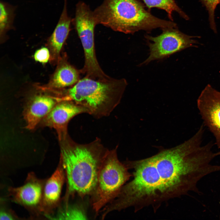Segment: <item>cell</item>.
<instances>
[{"label":"cell","instance_id":"ba28073f","mask_svg":"<svg viewBox=\"0 0 220 220\" xmlns=\"http://www.w3.org/2000/svg\"><path fill=\"white\" fill-rule=\"evenodd\" d=\"M197 106L204 124L213 134L220 148V92L208 84L197 100Z\"/></svg>","mask_w":220,"mask_h":220},{"label":"cell","instance_id":"52a82bcc","mask_svg":"<svg viewBox=\"0 0 220 220\" xmlns=\"http://www.w3.org/2000/svg\"><path fill=\"white\" fill-rule=\"evenodd\" d=\"M162 29V33L157 36H145L148 41L149 53L148 57L142 64H146L154 60L166 58L185 49L196 46L197 43L193 39V36L184 34L177 28Z\"/></svg>","mask_w":220,"mask_h":220},{"label":"cell","instance_id":"9a60e30c","mask_svg":"<svg viewBox=\"0 0 220 220\" xmlns=\"http://www.w3.org/2000/svg\"><path fill=\"white\" fill-rule=\"evenodd\" d=\"M141 0L144 2V5L149 10L153 8H156L164 10L167 13L168 18L171 21H173L172 15L174 11L177 12L185 19H189V17L178 6L174 0Z\"/></svg>","mask_w":220,"mask_h":220},{"label":"cell","instance_id":"4fadbf2b","mask_svg":"<svg viewBox=\"0 0 220 220\" xmlns=\"http://www.w3.org/2000/svg\"><path fill=\"white\" fill-rule=\"evenodd\" d=\"M67 0H64V8L58 22L48 40L52 57L57 59L63 45L71 30L72 19L67 13Z\"/></svg>","mask_w":220,"mask_h":220},{"label":"cell","instance_id":"8fae6325","mask_svg":"<svg viewBox=\"0 0 220 220\" xmlns=\"http://www.w3.org/2000/svg\"><path fill=\"white\" fill-rule=\"evenodd\" d=\"M62 100L61 96L55 97L46 94H37L32 97L27 103L23 112L26 128L35 129Z\"/></svg>","mask_w":220,"mask_h":220},{"label":"cell","instance_id":"ac0fdd59","mask_svg":"<svg viewBox=\"0 0 220 220\" xmlns=\"http://www.w3.org/2000/svg\"><path fill=\"white\" fill-rule=\"evenodd\" d=\"M208 11L210 27L215 33L217 30L215 20V11L217 5L220 3V0H200Z\"/></svg>","mask_w":220,"mask_h":220},{"label":"cell","instance_id":"30bf717a","mask_svg":"<svg viewBox=\"0 0 220 220\" xmlns=\"http://www.w3.org/2000/svg\"><path fill=\"white\" fill-rule=\"evenodd\" d=\"M44 186L42 181L31 174L23 185L10 188L9 192L13 200L17 203L30 208L38 207L40 210Z\"/></svg>","mask_w":220,"mask_h":220},{"label":"cell","instance_id":"ffe728a7","mask_svg":"<svg viewBox=\"0 0 220 220\" xmlns=\"http://www.w3.org/2000/svg\"><path fill=\"white\" fill-rule=\"evenodd\" d=\"M15 217L9 211L5 209H2L1 210L0 213V220H13L15 219Z\"/></svg>","mask_w":220,"mask_h":220},{"label":"cell","instance_id":"9c48e42d","mask_svg":"<svg viewBox=\"0 0 220 220\" xmlns=\"http://www.w3.org/2000/svg\"><path fill=\"white\" fill-rule=\"evenodd\" d=\"M83 113H87L83 107L72 100L62 99L57 103L40 124L43 127L54 129L60 140L68 134V126L70 120Z\"/></svg>","mask_w":220,"mask_h":220},{"label":"cell","instance_id":"d6986e66","mask_svg":"<svg viewBox=\"0 0 220 220\" xmlns=\"http://www.w3.org/2000/svg\"><path fill=\"white\" fill-rule=\"evenodd\" d=\"M50 56L49 50L47 48L44 47L36 51L34 55V58L36 61L44 64L48 61Z\"/></svg>","mask_w":220,"mask_h":220},{"label":"cell","instance_id":"7c38bea8","mask_svg":"<svg viewBox=\"0 0 220 220\" xmlns=\"http://www.w3.org/2000/svg\"><path fill=\"white\" fill-rule=\"evenodd\" d=\"M65 180L64 169L60 160L57 169L44 184L40 211L48 213L58 205Z\"/></svg>","mask_w":220,"mask_h":220},{"label":"cell","instance_id":"6da1fadb","mask_svg":"<svg viewBox=\"0 0 220 220\" xmlns=\"http://www.w3.org/2000/svg\"><path fill=\"white\" fill-rule=\"evenodd\" d=\"M203 134L197 131L174 147L161 149L150 157L123 163L132 169L133 178L121 188L114 200L119 210L132 207L137 211L152 206L154 211L163 202L193 191L203 178L218 171L211 161L216 153L208 144L202 145Z\"/></svg>","mask_w":220,"mask_h":220},{"label":"cell","instance_id":"8992f818","mask_svg":"<svg viewBox=\"0 0 220 220\" xmlns=\"http://www.w3.org/2000/svg\"><path fill=\"white\" fill-rule=\"evenodd\" d=\"M72 22L84 51L85 63L81 72L90 78L101 76L104 71L98 62L95 49L94 31L97 24L93 11L86 3L79 1L76 5L75 16L72 19Z\"/></svg>","mask_w":220,"mask_h":220},{"label":"cell","instance_id":"e0dca14e","mask_svg":"<svg viewBox=\"0 0 220 220\" xmlns=\"http://www.w3.org/2000/svg\"><path fill=\"white\" fill-rule=\"evenodd\" d=\"M56 219L61 220H85L87 217L82 208L77 205L65 204V207L58 213Z\"/></svg>","mask_w":220,"mask_h":220},{"label":"cell","instance_id":"277c9868","mask_svg":"<svg viewBox=\"0 0 220 220\" xmlns=\"http://www.w3.org/2000/svg\"><path fill=\"white\" fill-rule=\"evenodd\" d=\"M127 84L124 79L102 81L85 77L62 96L83 107L87 113L99 119L109 115L120 103Z\"/></svg>","mask_w":220,"mask_h":220},{"label":"cell","instance_id":"5bb4252c","mask_svg":"<svg viewBox=\"0 0 220 220\" xmlns=\"http://www.w3.org/2000/svg\"><path fill=\"white\" fill-rule=\"evenodd\" d=\"M79 80V71L66 61H63L53 76L50 86L55 88H63L75 85Z\"/></svg>","mask_w":220,"mask_h":220},{"label":"cell","instance_id":"5b68a950","mask_svg":"<svg viewBox=\"0 0 220 220\" xmlns=\"http://www.w3.org/2000/svg\"><path fill=\"white\" fill-rule=\"evenodd\" d=\"M118 146L109 150L102 164L95 189L90 196V204L96 214L115 199L132 174L117 154Z\"/></svg>","mask_w":220,"mask_h":220},{"label":"cell","instance_id":"2e32d148","mask_svg":"<svg viewBox=\"0 0 220 220\" xmlns=\"http://www.w3.org/2000/svg\"><path fill=\"white\" fill-rule=\"evenodd\" d=\"M16 7L8 3L0 2V34L1 40H3L6 32L13 28V23Z\"/></svg>","mask_w":220,"mask_h":220},{"label":"cell","instance_id":"7a4b0ae2","mask_svg":"<svg viewBox=\"0 0 220 220\" xmlns=\"http://www.w3.org/2000/svg\"><path fill=\"white\" fill-rule=\"evenodd\" d=\"M61 154L66 175L65 201L76 194L83 199L90 196L96 187L99 171L109 150L96 138L89 143H78L69 136L59 140Z\"/></svg>","mask_w":220,"mask_h":220},{"label":"cell","instance_id":"3957f363","mask_svg":"<svg viewBox=\"0 0 220 220\" xmlns=\"http://www.w3.org/2000/svg\"><path fill=\"white\" fill-rule=\"evenodd\" d=\"M93 13L97 24L125 34L177 27L172 21L161 19L152 15L138 0H104Z\"/></svg>","mask_w":220,"mask_h":220}]
</instances>
